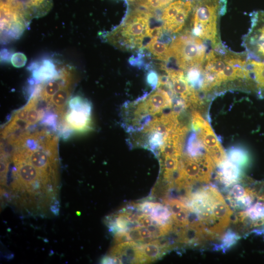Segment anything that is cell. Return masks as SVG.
<instances>
[{"label":"cell","mask_w":264,"mask_h":264,"mask_svg":"<svg viewBox=\"0 0 264 264\" xmlns=\"http://www.w3.org/2000/svg\"><path fill=\"white\" fill-rule=\"evenodd\" d=\"M188 198V206L211 239L220 235L229 225L232 212L218 189L204 186Z\"/></svg>","instance_id":"obj_1"},{"label":"cell","mask_w":264,"mask_h":264,"mask_svg":"<svg viewBox=\"0 0 264 264\" xmlns=\"http://www.w3.org/2000/svg\"><path fill=\"white\" fill-rule=\"evenodd\" d=\"M52 6V0H0L2 37L16 39L29 22L45 15Z\"/></svg>","instance_id":"obj_2"},{"label":"cell","mask_w":264,"mask_h":264,"mask_svg":"<svg viewBox=\"0 0 264 264\" xmlns=\"http://www.w3.org/2000/svg\"><path fill=\"white\" fill-rule=\"evenodd\" d=\"M153 13L144 8L132 11L123 23L115 30L107 34L108 41L113 44L127 49H137L149 37L151 28L150 21Z\"/></svg>","instance_id":"obj_3"},{"label":"cell","mask_w":264,"mask_h":264,"mask_svg":"<svg viewBox=\"0 0 264 264\" xmlns=\"http://www.w3.org/2000/svg\"><path fill=\"white\" fill-rule=\"evenodd\" d=\"M191 32L213 45L220 42L218 21L225 10L226 0H193Z\"/></svg>","instance_id":"obj_4"},{"label":"cell","mask_w":264,"mask_h":264,"mask_svg":"<svg viewBox=\"0 0 264 264\" xmlns=\"http://www.w3.org/2000/svg\"><path fill=\"white\" fill-rule=\"evenodd\" d=\"M200 38L189 32L174 38L169 45L172 58L181 70L187 71L201 66L206 55V46Z\"/></svg>","instance_id":"obj_5"},{"label":"cell","mask_w":264,"mask_h":264,"mask_svg":"<svg viewBox=\"0 0 264 264\" xmlns=\"http://www.w3.org/2000/svg\"><path fill=\"white\" fill-rule=\"evenodd\" d=\"M242 44L249 68L264 76V11L251 14V27L243 38Z\"/></svg>","instance_id":"obj_6"},{"label":"cell","mask_w":264,"mask_h":264,"mask_svg":"<svg viewBox=\"0 0 264 264\" xmlns=\"http://www.w3.org/2000/svg\"><path fill=\"white\" fill-rule=\"evenodd\" d=\"M215 164L206 153L187 156L179 165L174 181L180 188H189L194 182H209Z\"/></svg>","instance_id":"obj_7"},{"label":"cell","mask_w":264,"mask_h":264,"mask_svg":"<svg viewBox=\"0 0 264 264\" xmlns=\"http://www.w3.org/2000/svg\"><path fill=\"white\" fill-rule=\"evenodd\" d=\"M193 7V0H176L172 2L163 10L161 17L163 28L172 34L180 31Z\"/></svg>","instance_id":"obj_8"},{"label":"cell","mask_w":264,"mask_h":264,"mask_svg":"<svg viewBox=\"0 0 264 264\" xmlns=\"http://www.w3.org/2000/svg\"><path fill=\"white\" fill-rule=\"evenodd\" d=\"M69 110L65 120L66 127L78 132L88 131L91 128V105L79 96L71 98L68 102Z\"/></svg>","instance_id":"obj_9"},{"label":"cell","mask_w":264,"mask_h":264,"mask_svg":"<svg viewBox=\"0 0 264 264\" xmlns=\"http://www.w3.org/2000/svg\"><path fill=\"white\" fill-rule=\"evenodd\" d=\"M163 69L168 74L169 88L183 101L185 105L189 106L199 103L200 100L197 92L184 77L182 70L166 66L163 67Z\"/></svg>","instance_id":"obj_10"},{"label":"cell","mask_w":264,"mask_h":264,"mask_svg":"<svg viewBox=\"0 0 264 264\" xmlns=\"http://www.w3.org/2000/svg\"><path fill=\"white\" fill-rule=\"evenodd\" d=\"M194 131L206 153L220 166L226 158L225 152L209 123L204 120Z\"/></svg>","instance_id":"obj_11"},{"label":"cell","mask_w":264,"mask_h":264,"mask_svg":"<svg viewBox=\"0 0 264 264\" xmlns=\"http://www.w3.org/2000/svg\"><path fill=\"white\" fill-rule=\"evenodd\" d=\"M172 105V99L168 93L159 88L138 105L135 112L137 115H154L171 108Z\"/></svg>","instance_id":"obj_12"},{"label":"cell","mask_w":264,"mask_h":264,"mask_svg":"<svg viewBox=\"0 0 264 264\" xmlns=\"http://www.w3.org/2000/svg\"><path fill=\"white\" fill-rule=\"evenodd\" d=\"M116 264L144 263V260L136 242L130 241L116 244L110 251Z\"/></svg>","instance_id":"obj_13"},{"label":"cell","mask_w":264,"mask_h":264,"mask_svg":"<svg viewBox=\"0 0 264 264\" xmlns=\"http://www.w3.org/2000/svg\"><path fill=\"white\" fill-rule=\"evenodd\" d=\"M258 195L254 189L244 188L241 185L235 184L227 195V199L231 206L234 208H249Z\"/></svg>","instance_id":"obj_14"},{"label":"cell","mask_w":264,"mask_h":264,"mask_svg":"<svg viewBox=\"0 0 264 264\" xmlns=\"http://www.w3.org/2000/svg\"><path fill=\"white\" fill-rule=\"evenodd\" d=\"M187 132V128L178 126L165 137L160 152L164 156H171L179 158L181 154L182 143Z\"/></svg>","instance_id":"obj_15"},{"label":"cell","mask_w":264,"mask_h":264,"mask_svg":"<svg viewBox=\"0 0 264 264\" xmlns=\"http://www.w3.org/2000/svg\"><path fill=\"white\" fill-rule=\"evenodd\" d=\"M178 115V113L174 111L155 118L145 126L144 130L150 133L157 132L166 136L179 126Z\"/></svg>","instance_id":"obj_16"},{"label":"cell","mask_w":264,"mask_h":264,"mask_svg":"<svg viewBox=\"0 0 264 264\" xmlns=\"http://www.w3.org/2000/svg\"><path fill=\"white\" fill-rule=\"evenodd\" d=\"M218 174L220 180L226 186L236 183L240 178L241 172L239 166L230 160H225L220 166Z\"/></svg>","instance_id":"obj_17"},{"label":"cell","mask_w":264,"mask_h":264,"mask_svg":"<svg viewBox=\"0 0 264 264\" xmlns=\"http://www.w3.org/2000/svg\"><path fill=\"white\" fill-rule=\"evenodd\" d=\"M139 248L145 263L152 262L156 260L162 256L163 251L165 250L158 240L139 245Z\"/></svg>","instance_id":"obj_18"},{"label":"cell","mask_w":264,"mask_h":264,"mask_svg":"<svg viewBox=\"0 0 264 264\" xmlns=\"http://www.w3.org/2000/svg\"><path fill=\"white\" fill-rule=\"evenodd\" d=\"M169 45L158 41L156 38H152L144 46L155 58L159 60L168 61L170 59Z\"/></svg>","instance_id":"obj_19"},{"label":"cell","mask_w":264,"mask_h":264,"mask_svg":"<svg viewBox=\"0 0 264 264\" xmlns=\"http://www.w3.org/2000/svg\"><path fill=\"white\" fill-rule=\"evenodd\" d=\"M72 84L63 87L51 98L50 105L57 114L61 115L70 96Z\"/></svg>","instance_id":"obj_20"},{"label":"cell","mask_w":264,"mask_h":264,"mask_svg":"<svg viewBox=\"0 0 264 264\" xmlns=\"http://www.w3.org/2000/svg\"><path fill=\"white\" fill-rule=\"evenodd\" d=\"M171 215L170 210L167 207L158 203L154 209L150 216L157 220L160 224L163 225L173 222Z\"/></svg>","instance_id":"obj_21"},{"label":"cell","mask_w":264,"mask_h":264,"mask_svg":"<svg viewBox=\"0 0 264 264\" xmlns=\"http://www.w3.org/2000/svg\"><path fill=\"white\" fill-rule=\"evenodd\" d=\"M228 160L239 167L245 166L249 161L247 153L239 148H232L228 152Z\"/></svg>","instance_id":"obj_22"},{"label":"cell","mask_w":264,"mask_h":264,"mask_svg":"<svg viewBox=\"0 0 264 264\" xmlns=\"http://www.w3.org/2000/svg\"><path fill=\"white\" fill-rule=\"evenodd\" d=\"M240 236L231 230H228L222 237L221 243L217 245L216 250L225 252L234 245L240 239Z\"/></svg>","instance_id":"obj_23"},{"label":"cell","mask_w":264,"mask_h":264,"mask_svg":"<svg viewBox=\"0 0 264 264\" xmlns=\"http://www.w3.org/2000/svg\"><path fill=\"white\" fill-rule=\"evenodd\" d=\"M187 149L188 155L191 156H197L204 153L203 146L197 137L196 134L192 133L189 137Z\"/></svg>","instance_id":"obj_24"},{"label":"cell","mask_w":264,"mask_h":264,"mask_svg":"<svg viewBox=\"0 0 264 264\" xmlns=\"http://www.w3.org/2000/svg\"><path fill=\"white\" fill-rule=\"evenodd\" d=\"M175 0H139V4L143 8L153 12L166 7Z\"/></svg>","instance_id":"obj_25"},{"label":"cell","mask_w":264,"mask_h":264,"mask_svg":"<svg viewBox=\"0 0 264 264\" xmlns=\"http://www.w3.org/2000/svg\"><path fill=\"white\" fill-rule=\"evenodd\" d=\"M38 97L37 101L28 111L26 120V123L27 127L35 124L36 123H37V122L41 119L44 115V112L43 110H39L37 108V104L38 101Z\"/></svg>","instance_id":"obj_26"},{"label":"cell","mask_w":264,"mask_h":264,"mask_svg":"<svg viewBox=\"0 0 264 264\" xmlns=\"http://www.w3.org/2000/svg\"><path fill=\"white\" fill-rule=\"evenodd\" d=\"M166 203L169 206L172 215L180 212L187 206L181 201L176 199L169 200Z\"/></svg>","instance_id":"obj_27"},{"label":"cell","mask_w":264,"mask_h":264,"mask_svg":"<svg viewBox=\"0 0 264 264\" xmlns=\"http://www.w3.org/2000/svg\"><path fill=\"white\" fill-rule=\"evenodd\" d=\"M158 203L152 202H145L142 204H138L137 208L143 214L150 216L154 209Z\"/></svg>","instance_id":"obj_28"},{"label":"cell","mask_w":264,"mask_h":264,"mask_svg":"<svg viewBox=\"0 0 264 264\" xmlns=\"http://www.w3.org/2000/svg\"><path fill=\"white\" fill-rule=\"evenodd\" d=\"M139 227V225H137L129 229L128 231L127 230L131 241L135 242H142L144 241L143 238L141 236Z\"/></svg>","instance_id":"obj_29"},{"label":"cell","mask_w":264,"mask_h":264,"mask_svg":"<svg viewBox=\"0 0 264 264\" xmlns=\"http://www.w3.org/2000/svg\"><path fill=\"white\" fill-rule=\"evenodd\" d=\"M114 242L118 244L131 241L127 230H118L114 235Z\"/></svg>","instance_id":"obj_30"},{"label":"cell","mask_w":264,"mask_h":264,"mask_svg":"<svg viewBox=\"0 0 264 264\" xmlns=\"http://www.w3.org/2000/svg\"><path fill=\"white\" fill-rule=\"evenodd\" d=\"M139 230L141 236L143 238L144 240H147V239L150 240L154 238L152 233L146 227L140 226Z\"/></svg>","instance_id":"obj_31"},{"label":"cell","mask_w":264,"mask_h":264,"mask_svg":"<svg viewBox=\"0 0 264 264\" xmlns=\"http://www.w3.org/2000/svg\"><path fill=\"white\" fill-rule=\"evenodd\" d=\"M147 80L148 83L154 87H155L158 81L157 76L154 72H151L148 74Z\"/></svg>","instance_id":"obj_32"},{"label":"cell","mask_w":264,"mask_h":264,"mask_svg":"<svg viewBox=\"0 0 264 264\" xmlns=\"http://www.w3.org/2000/svg\"><path fill=\"white\" fill-rule=\"evenodd\" d=\"M130 0V1H133V0Z\"/></svg>","instance_id":"obj_33"}]
</instances>
